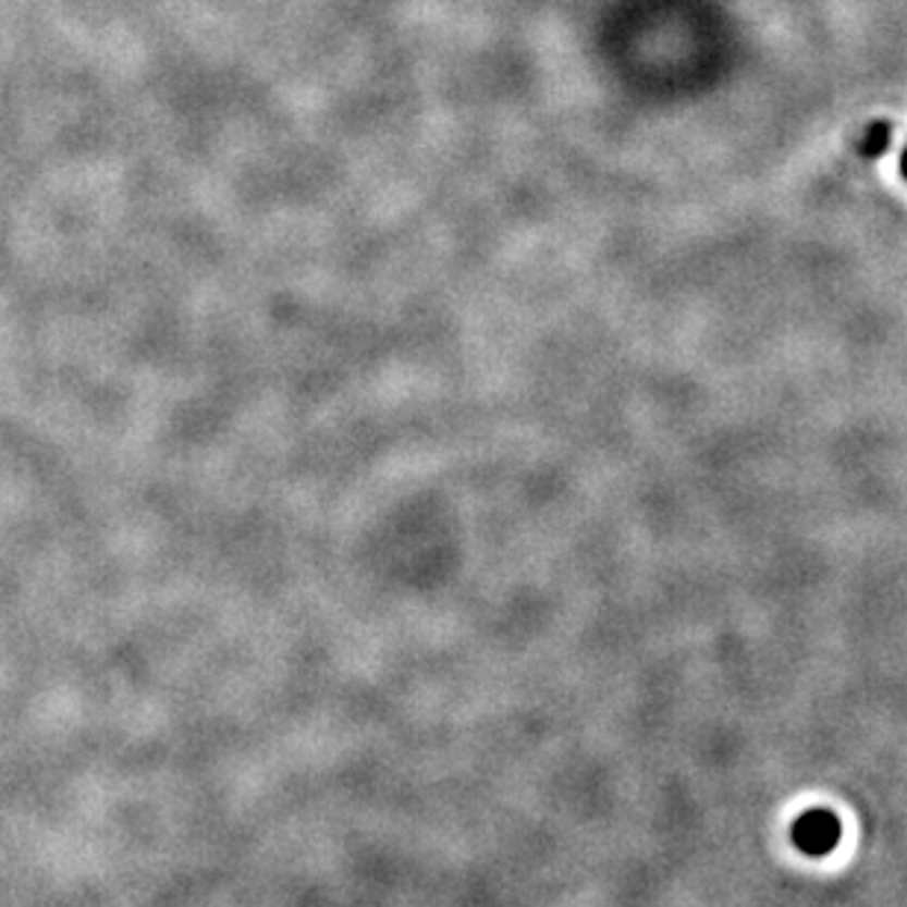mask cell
I'll return each mask as SVG.
<instances>
[{
    "mask_svg": "<svg viewBox=\"0 0 907 907\" xmlns=\"http://www.w3.org/2000/svg\"><path fill=\"white\" fill-rule=\"evenodd\" d=\"M902 177L907 180V145H905V150H902Z\"/></svg>",
    "mask_w": 907,
    "mask_h": 907,
    "instance_id": "cell-3",
    "label": "cell"
},
{
    "mask_svg": "<svg viewBox=\"0 0 907 907\" xmlns=\"http://www.w3.org/2000/svg\"><path fill=\"white\" fill-rule=\"evenodd\" d=\"M839 837H843V825H839L837 813H831L825 808H813L808 813L793 822L789 828V839L798 851H805L808 858H825L837 848Z\"/></svg>",
    "mask_w": 907,
    "mask_h": 907,
    "instance_id": "cell-1",
    "label": "cell"
},
{
    "mask_svg": "<svg viewBox=\"0 0 907 907\" xmlns=\"http://www.w3.org/2000/svg\"><path fill=\"white\" fill-rule=\"evenodd\" d=\"M887 145H890V124L887 121H875V124L867 130V136L860 139V154L869 157V160H875V157H881V154L887 150Z\"/></svg>",
    "mask_w": 907,
    "mask_h": 907,
    "instance_id": "cell-2",
    "label": "cell"
}]
</instances>
